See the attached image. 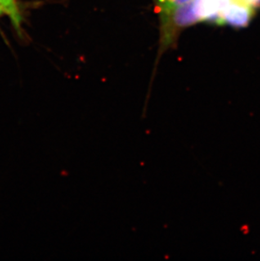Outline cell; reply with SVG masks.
I'll list each match as a JSON object with an SVG mask.
<instances>
[{
	"instance_id": "obj_1",
	"label": "cell",
	"mask_w": 260,
	"mask_h": 261,
	"mask_svg": "<svg viewBox=\"0 0 260 261\" xmlns=\"http://www.w3.org/2000/svg\"><path fill=\"white\" fill-rule=\"evenodd\" d=\"M254 8L239 0H232L222 14L223 25L234 28H245L250 23Z\"/></svg>"
},
{
	"instance_id": "obj_4",
	"label": "cell",
	"mask_w": 260,
	"mask_h": 261,
	"mask_svg": "<svg viewBox=\"0 0 260 261\" xmlns=\"http://www.w3.org/2000/svg\"><path fill=\"white\" fill-rule=\"evenodd\" d=\"M3 13H5V11H4V9H3L1 3H0V15H2Z\"/></svg>"
},
{
	"instance_id": "obj_2",
	"label": "cell",
	"mask_w": 260,
	"mask_h": 261,
	"mask_svg": "<svg viewBox=\"0 0 260 261\" xmlns=\"http://www.w3.org/2000/svg\"><path fill=\"white\" fill-rule=\"evenodd\" d=\"M191 0H154L155 6L158 9L161 21L169 17L171 14L174 11L177 7L187 4Z\"/></svg>"
},
{
	"instance_id": "obj_3",
	"label": "cell",
	"mask_w": 260,
	"mask_h": 261,
	"mask_svg": "<svg viewBox=\"0 0 260 261\" xmlns=\"http://www.w3.org/2000/svg\"><path fill=\"white\" fill-rule=\"evenodd\" d=\"M4 11L10 16V20L15 28L19 29L21 21L20 12L18 10L15 0H0Z\"/></svg>"
}]
</instances>
